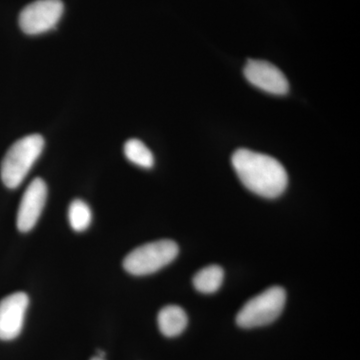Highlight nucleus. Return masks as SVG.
Listing matches in <instances>:
<instances>
[{"instance_id":"obj_1","label":"nucleus","mask_w":360,"mask_h":360,"mask_svg":"<svg viewBox=\"0 0 360 360\" xmlns=\"http://www.w3.org/2000/svg\"><path fill=\"white\" fill-rule=\"evenodd\" d=\"M231 163L243 186L262 198H278L288 186L285 168L271 156L238 149L232 155Z\"/></svg>"},{"instance_id":"obj_2","label":"nucleus","mask_w":360,"mask_h":360,"mask_svg":"<svg viewBox=\"0 0 360 360\" xmlns=\"http://www.w3.org/2000/svg\"><path fill=\"white\" fill-rule=\"evenodd\" d=\"M44 148L41 135L30 134L14 142L4 155L0 175L4 186L14 189L20 186Z\"/></svg>"},{"instance_id":"obj_3","label":"nucleus","mask_w":360,"mask_h":360,"mask_svg":"<svg viewBox=\"0 0 360 360\" xmlns=\"http://www.w3.org/2000/svg\"><path fill=\"white\" fill-rule=\"evenodd\" d=\"M179 251V245L170 239L146 243L125 257L123 267L132 276H148L174 262Z\"/></svg>"},{"instance_id":"obj_4","label":"nucleus","mask_w":360,"mask_h":360,"mask_svg":"<svg viewBox=\"0 0 360 360\" xmlns=\"http://www.w3.org/2000/svg\"><path fill=\"white\" fill-rule=\"evenodd\" d=\"M286 293L281 286H272L251 298L236 315V323L243 328L267 326L278 319L285 305Z\"/></svg>"},{"instance_id":"obj_5","label":"nucleus","mask_w":360,"mask_h":360,"mask_svg":"<svg viewBox=\"0 0 360 360\" xmlns=\"http://www.w3.org/2000/svg\"><path fill=\"white\" fill-rule=\"evenodd\" d=\"M63 11L61 0H35L21 11L18 22L25 34H42L56 27Z\"/></svg>"},{"instance_id":"obj_6","label":"nucleus","mask_w":360,"mask_h":360,"mask_svg":"<svg viewBox=\"0 0 360 360\" xmlns=\"http://www.w3.org/2000/svg\"><path fill=\"white\" fill-rule=\"evenodd\" d=\"M245 75L251 84L274 96H284L290 90V84L283 71L267 61L250 59L245 68Z\"/></svg>"},{"instance_id":"obj_7","label":"nucleus","mask_w":360,"mask_h":360,"mask_svg":"<svg viewBox=\"0 0 360 360\" xmlns=\"http://www.w3.org/2000/svg\"><path fill=\"white\" fill-rule=\"evenodd\" d=\"M28 304L25 292L13 293L0 302V340H13L20 335Z\"/></svg>"},{"instance_id":"obj_8","label":"nucleus","mask_w":360,"mask_h":360,"mask_svg":"<svg viewBox=\"0 0 360 360\" xmlns=\"http://www.w3.org/2000/svg\"><path fill=\"white\" fill-rule=\"evenodd\" d=\"M47 186L44 180L33 179L25 189L18 207L16 225L21 232L32 231L39 221L46 202Z\"/></svg>"},{"instance_id":"obj_9","label":"nucleus","mask_w":360,"mask_h":360,"mask_svg":"<svg viewBox=\"0 0 360 360\" xmlns=\"http://www.w3.org/2000/svg\"><path fill=\"white\" fill-rule=\"evenodd\" d=\"M187 322L188 319L186 311L177 305L163 307L158 316L160 333L167 338H175L181 335L186 328Z\"/></svg>"},{"instance_id":"obj_10","label":"nucleus","mask_w":360,"mask_h":360,"mask_svg":"<svg viewBox=\"0 0 360 360\" xmlns=\"http://www.w3.org/2000/svg\"><path fill=\"white\" fill-rule=\"evenodd\" d=\"M224 277V269L219 265H208L194 276L193 285L201 293H213L219 290Z\"/></svg>"},{"instance_id":"obj_11","label":"nucleus","mask_w":360,"mask_h":360,"mask_svg":"<svg viewBox=\"0 0 360 360\" xmlns=\"http://www.w3.org/2000/svg\"><path fill=\"white\" fill-rule=\"evenodd\" d=\"M125 158L142 168H151L155 165V158L150 149L139 139H129L125 142L124 148Z\"/></svg>"},{"instance_id":"obj_12","label":"nucleus","mask_w":360,"mask_h":360,"mask_svg":"<svg viewBox=\"0 0 360 360\" xmlns=\"http://www.w3.org/2000/svg\"><path fill=\"white\" fill-rule=\"evenodd\" d=\"M91 210L84 200H75L68 208V220L71 229L77 232L86 231L91 224Z\"/></svg>"},{"instance_id":"obj_13","label":"nucleus","mask_w":360,"mask_h":360,"mask_svg":"<svg viewBox=\"0 0 360 360\" xmlns=\"http://www.w3.org/2000/svg\"><path fill=\"white\" fill-rule=\"evenodd\" d=\"M90 360H104V359H101V357L96 356V357H94V359H91Z\"/></svg>"}]
</instances>
